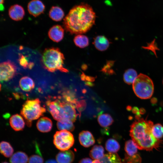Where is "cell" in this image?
I'll use <instances>...</instances> for the list:
<instances>
[{
  "mask_svg": "<svg viewBox=\"0 0 163 163\" xmlns=\"http://www.w3.org/2000/svg\"><path fill=\"white\" fill-rule=\"evenodd\" d=\"M93 163H101L99 160H95L93 161Z\"/></svg>",
  "mask_w": 163,
  "mask_h": 163,
  "instance_id": "cell-37",
  "label": "cell"
},
{
  "mask_svg": "<svg viewBox=\"0 0 163 163\" xmlns=\"http://www.w3.org/2000/svg\"><path fill=\"white\" fill-rule=\"evenodd\" d=\"M133 88L138 97L142 99H147L152 96L154 88L151 79L145 75L140 74L134 81Z\"/></svg>",
  "mask_w": 163,
  "mask_h": 163,
  "instance_id": "cell-6",
  "label": "cell"
},
{
  "mask_svg": "<svg viewBox=\"0 0 163 163\" xmlns=\"http://www.w3.org/2000/svg\"><path fill=\"white\" fill-rule=\"evenodd\" d=\"M140 114H143L145 113V110L143 108H141L139 110Z\"/></svg>",
  "mask_w": 163,
  "mask_h": 163,
  "instance_id": "cell-35",
  "label": "cell"
},
{
  "mask_svg": "<svg viewBox=\"0 0 163 163\" xmlns=\"http://www.w3.org/2000/svg\"><path fill=\"white\" fill-rule=\"evenodd\" d=\"M45 9L44 5L40 0H32L27 5L28 12L35 17H37L43 13Z\"/></svg>",
  "mask_w": 163,
  "mask_h": 163,
  "instance_id": "cell-9",
  "label": "cell"
},
{
  "mask_svg": "<svg viewBox=\"0 0 163 163\" xmlns=\"http://www.w3.org/2000/svg\"><path fill=\"white\" fill-rule=\"evenodd\" d=\"M36 126L38 130L42 133H47L51 131L53 126L51 120L46 117L39 119L37 123Z\"/></svg>",
  "mask_w": 163,
  "mask_h": 163,
  "instance_id": "cell-14",
  "label": "cell"
},
{
  "mask_svg": "<svg viewBox=\"0 0 163 163\" xmlns=\"http://www.w3.org/2000/svg\"><path fill=\"white\" fill-rule=\"evenodd\" d=\"M78 139L80 144L85 147H88L95 143V140L91 133L88 131H82L79 134Z\"/></svg>",
  "mask_w": 163,
  "mask_h": 163,
  "instance_id": "cell-12",
  "label": "cell"
},
{
  "mask_svg": "<svg viewBox=\"0 0 163 163\" xmlns=\"http://www.w3.org/2000/svg\"><path fill=\"white\" fill-rule=\"evenodd\" d=\"M157 100L155 98H153L151 100V102L152 104H155L156 103Z\"/></svg>",
  "mask_w": 163,
  "mask_h": 163,
  "instance_id": "cell-36",
  "label": "cell"
},
{
  "mask_svg": "<svg viewBox=\"0 0 163 163\" xmlns=\"http://www.w3.org/2000/svg\"><path fill=\"white\" fill-rule=\"evenodd\" d=\"M48 35L50 38L54 42H59L63 38L64 30L59 25L53 26L49 30Z\"/></svg>",
  "mask_w": 163,
  "mask_h": 163,
  "instance_id": "cell-10",
  "label": "cell"
},
{
  "mask_svg": "<svg viewBox=\"0 0 163 163\" xmlns=\"http://www.w3.org/2000/svg\"><path fill=\"white\" fill-rule=\"evenodd\" d=\"M95 14L87 4L81 3L74 7L63 20L66 30L72 34H81L88 31L94 24Z\"/></svg>",
  "mask_w": 163,
  "mask_h": 163,
  "instance_id": "cell-1",
  "label": "cell"
},
{
  "mask_svg": "<svg viewBox=\"0 0 163 163\" xmlns=\"http://www.w3.org/2000/svg\"><path fill=\"white\" fill-rule=\"evenodd\" d=\"M110 163H123L119 155L115 158Z\"/></svg>",
  "mask_w": 163,
  "mask_h": 163,
  "instance_id": "cell-32",
  "label": "cell"
},
{
  "mask_svg": "<svg viewBox=\"0 0 163 163\" xmlns=\"http://www.w3.org/2000/svg\"><path fill=\"white\" fill-rule=\"evenodd\" d=\"M27 155L25 152L21 151H18L10 157V163H27L28 160Z\"/></svg>",
  "mask_w": 163,
  "mask_h": 163,
  "instance_id": "cell-21",
  "label": "cell"
},
{
  "mask_svg": "<svg viewBox=\"0 0 163 163\" xmlns=\"http://www.w3.org/2000/svg\"><path fill=\"white\" fill-rule=\"evenodd\" d=\"M4 0H0V4H2L4 2Z\"/></svg>",
  "mask_w": 163,
  "mask_h": 163,
  "instance_id": "cell-39",
  "label": "cell"
},
{
  "mask_svg": "<svg viewBox=\"0 0 163 163\" xmlns=\"http://www.w3.org/2000/svg\"><path fill=\"white\" fill-rule=\"evenodd\" d=\"M79 163H93L91 159L89 158H85L81 159Z\"/></svg>",
  "mask_w": 163,
  "mask_h": 163,
  "instance_id": "cell-31",
  "label": "cell"
},
{
  "mask_svg": "<svg viewBox=\"0 0 163 163\" xmlns=\"http://www.w3.org/2000/svg\"><path fill=\"white\" fill-rule=\"evenodd\" d=\"M127 108H128V109L127 110H131V109H132V108L130 106H128V107H127Z\"/></svg>",
  "mask_w": 163,
  "mask_h": 163,
  "instance_id": "cell-38",
  "label": "cell"
},
{
  "mask_svg": "<svg viewBox=\"0 0 163 163\" xmlns=\"http://www.w3.org/2000/svg\"><path fill=\"white\" fill-rule=\"evenodd\" d=\"M18 62L20 65L24 69H31L34 66L33 62H28L27 57L22 54L19 55Z\"/></svg>",
  "mask_w": 163,
  "mask_h": 163,
  "instance_id": "cell-29",
  "label": "cell"
},
{
  "mask_svg": "<svg viewBox=\"0 0 163 163\" xmlns=\"http://www.w3.org/2000/svg\"></svg>",
  "mask_w": 163,
  "mask_h": 163,
  "instance_id": "cell-41",
  "label": "cell"
},
{
  "mask_svg": "<svg viewBox=\"0 0 163 163\" xmlns=\"http://www.w3.org/2000/svg\"><path fill=\"white\" fill-rule=\"evenodd\" d=\"M74 41L75 45L77 46L84 48L88 46L89 44V40L85 36L78 35L74 38Z\"/></svg>",
  "mask_w": 163,
  "mask_h": 163,
  "instance_id": "cell-27",
  "label": "cell"
},
{
  "mask_svg": "<svg viewBox=\"0 0 163 163\" xmlns=\"http://www.w3.org/2000/svg\"><path fill=\"white\" fill-rule=\"evenodd\" d=\"M49 14L52 20L56 21H61L64 16L63 10L60 7L57 6H53L51 8Z\"/></svg>",
  "mask_w": 163,
  "mask_h": 163,
  "instance_id": "cell-19",
  "label": "cell"
},
{
  "mask_svg": "<svg viewBox=\"0 0 163 163\" xmlns=\"http://www.w3.org/2000/svg\"><path fill=\"white\" fill-rule=\"evenodd\" d=\"M152 132L154 136L157 139L161 140L163 137V126L160 123L153 125Z\"/></svg>",
  "mask_w": 163,
  "mask_h": 163,
  "instance_id": "cell-28",
  "label": "cell"
},
{
  "mask_svg": "<svg viewBox=\"0 0 163 163\" xmlns=\"http://www.w3.org/2000/svg\"><path fill=\"white\" fill-rule=\"evenodd\" d=\"M139 110L138 107H134L133 108L132 111L133 113L136 114V115H140V114L139 113Z\"/></svg>",
  "mask_w": 163,
  "mask_h": 163,
  "instance_id": "cell-33",
  "label": "cell"
},
{
  "mask_svg": "<svg viewBox=\"0 0 163 163\" xmlns=\"http://www.w3.org/2000/svg\"><path fill=\"white\" fill-rule=\"evenodd\" d=\"M38 98L27 100L22 106L21 114L24 118L27 125L30 127L33 120L42 116L46 111L45 108L41 105Z\"/></svg>",
  "mask_w": 163,
  "mask_h": 163,
  "instance_id": "cell-5",
  "label": "cell"
},
{
  "mask_svg": "<svg viewBox=\"0 0 163 163\" xmlns=\"http://www.w3.org/2000/svg\"><path fill=\"white\" fill-rule=\"evenodd\" d=\"M45 163H58L56 161L53 159H50L46 161Z\"/></svg>",
  "mask_w": 163,
  "mask_h": 163,
  "instance_id": "cell-34",
  "label": "cell"
},
{
  "mask_svg": "<svg viewBox=\"0 0 163 163\" xmlns=\"http://www.w3.org/2000/svg\"><path fill=\"white\" fill-rule=\"evenodd\" d=\"M57 126L58 129L60 130H66L72 131L75 129V126L73 122L66 119L58 121L57 123Z\"/></svg>",
  "mask_w": 163,
  "mask_h": 163,
  "instance_id": "cell-22",
  "label": "cell"
},
{
  "mask_svg": "<svg viewBox=\"0 0 163 163\" xmlns=\"http://www.w3.org/2000/svg\"><path fill=\"white\" fill-rule=\"evenodd\" d=\"M19 84L21 89L26 92L31 91L35 86L33 80L31 78L27 76L21 78L19 81Z\"/></svg>",
  "mask_w": 163,
  "mask_h": 163,
  "instance_id": "cell-17",
  "label": "cell"
},
{
  "mask_svg": "<svg viewBox=\"0 0 163 163\" xmlns=\"http://www.w3.org/2000/svg\"><path fill=\"white\" fill-rule=\"evenodd\" d=\"M56 158L58 163H72L75 158V155L71 150L61 151L56 155Z\"/></svg>",
  "mask_w": 163,
  "mask_h": 163,
  "instance_id": "cell-13",
  "label": "cell"
},
{
  "mask_svg": "<svg viewBox=\"0 0 163 163\" xmlns=\"http://www.w3.org/2000/svg\"><path fill=\"white\" fill-rule=\"evenodd\" d=\"M105 148L109 152L116 153L120 149V146L118 142L113 139H109L106 142Z\"/></svg>",
  "mask_w": 163,
  "mask_h": 163,
  "instance_id": "cell-25",
  "label": "cell"
},
{
  "mask_svg": "<svg viewBox=\"0 0 163 163\" xmlns=\"http://www.w3.org/2000/svg\"><path fill=\"white\" fill-rule=\"evenodd\" d=\"M104 149L101 145H95L90 151L89 155L92 159L100 160L104 156Z\"/></svg>",
  "mask_w": 163,
  "mask_h": 163,
  "instance_id": "cell-20",
  "label": "cell"
},
{
  "mask_svg": "<svg viewBox=\"0 0 163 163\" xmlns=\"http://www.w3.org/2000/svg\"><path fill=\"white\" fill-rule=\"evenodd\" d=\"M65 59L63 53L57 47L46 49L42 56L41 61L44 68L48 71L53 72L57 70L65 72H68L63 67Z\"/></svg>",
  "mask_w": 163,
  "mask_h": 163,
  "instance_id": "cell-4",
  "label": "cell"
},
{
  "mask_svg": "<svg viewBox=\"0 0 163 163\" xmlns=\"http://www.w3.org/2000/svg\"><path fill=\"white\" fill-rule=\"evenodd\" d=\"M2 163H9L6 161H4V162H2Z\"/></svg>",
  "mask_w": 163,
  "mask_h": 163,
  "instance_id": "cell-40",
  "label": "cell"
},
{
  "mask_svg": "<svg viewBox=\"0 0 163 163\" xmlns=\"http://www.w3.org/2000/svg\"><path fill=\"white\" fill-rule=\"evenodd\" d=\"M8 14L10 17L13 20L19 21L23 18L25 11L21 6L15 4L10 7L8 10Z\"/></svg>",
  "mask_w": 163,
  "mask_h": 163,
  "instance_id": "cell-11",
  "label": "cell"
},
{
  "mask_svg": "<svg viewBox=\"0 0 163 163\" xmlns=\"http://www.w3.org/2000/svg\"><path fill=\"white\" fill-rule=\"evenodd\" d=\"M153 125L152 121L143 118L137 120L131 125L130 136L138 149L151 151L160 146L161 140L156 139L152 133Z\"/></svg>",
  "mask_w": 163,
  "mask_h": 163,
  "instance_id": "cell-2",
  "label": "cell"
},
{
  "mask_svg": "<svg viewBox=\"0 0 163 163\" xmlns=\"http://www.w3.org/2000/svg\"><path fill=\"white\" fill-rule=\"evenodd\" d=\"M53 142L55 147L61 151L69 150L73 145L74 139L69 131L62 130L56 132L53 136Z\"/></svg>",
  "mask_w": 163,
  "mask_h": 163,
  "instance_id": "cell-7",
  "label": "cell"
},
{
  "mask_svg": "<svg viewBox=\"0 0 163 163\" xmlns=\"http://www.w3.org/2000/svg\"><path fill=\"white\" fill-rule=\"evenodd\" d=\"M46 104L48 110L55 120L58 121L66 119L73 122L76 120L77 114L75 106L72 103L56 99L47 101Z\"/></svg>",
  "mask_w": 163,
  "mask_h": 163,
  "instance_id": "cell-3",
  "label": "cell"
},
{
  "mask_svg": "<svg viewBox=\"0 0 163 163\" xmlns=\"http://www.w3.org/2000/svg\"><path fill=\"white\" fill-rule=\"evenodd\" d=\"M97 121L101 127H107L112 124L113 122V120L110 114L105 113L101 114L98 115Z\"/></svg>",
  "mask_w": 163,
  "mask_h": 163,
  "instance_id": "cell-23",
  "label": "cell"
},
{
  "mask_svg": "<svg viewBox=\"0 0 163 163\" xmlns=\"http://www.w3.org/2000/svg\"><path fill=\"white\" fill-rule=\"evenodd\" d=\"M123 163H141L142 158L138 153V149L126 152Z\"/></svg>",
  "mask_w": 163,
  "mask_h": 163,
  "instance_id": "cell-16",
  "label": "cell"
},
{
  "mask_svg": "<svg viewBox=\"0 0 163 163\" xmlns=\"http://www.w3.org/2000/svg\"><path fill=\"white\" fill-rule=\"evenodd\" d=\"M137 76V72L135 70L129 69L126 70L123 74V80L126 83L130 85L133 84Z\"/></svg>",
  "mask_w": 163,
  "mask_h": 163,
  "instance_id": "cell-26",
  "label": "cell"
},
{
  "mask_svg": "<svg viewBox=\"0 0 163 163\" xmlns=\"http://www.w3.org/2000/svg\"><path fill=\"white\" fill-rule=\"evenodd\" d=\"M96 48L101 51L106 50L109 46L108 40L104 36H98L96 37L93 42Z\"/></svg>",
  "mask_w": 163,
  "mask_h": 163,
  "instance_id": "cell-18",
  "label": "cell"
},
{
  "mask_svg": "<svg viewBox=\"0 0 163 163\" xmlns=\"http://www.w3.org/2000/svg\"><path fill=\"white\" fill-rule=\"evenodd\" d=\"M0 149L1 154L6 157H11L13 155V148L8 142L2 141L0 144Z\"/></svg>",
  "mask_w": 163,
  "mask_h": 163,
  "instance_id": "cell-24",
  "label": "cell"
},
{
  "mask_svg": "<svg viewBox=\"0 0 163 163\" xmlns=\"http://www.w3.org/2000/svg\"><path fill=\"white\" fill-rule=\"evenodd\" d=\"M9 123L11 128L15 131L22 130L24 127L25 122L22 117L18 114L10 117Z\"/></svg>",
  "mask_w": 163,
  "mask_h": 163,
  "instance_id": "cell-15",
  "label": "cell"
},
{
  "mask_svg": "<svg viewBox=\"0 0 163 163\" xmlns=\"http://www.w3.org/2000/svg\"><path fill=\"white\" fill-rule=\"evenodd\" d=\"M1 81H7L12 78L14 76L16 68L14 64L10 61L1 63L0 66Z\"/></svg>",
  "mask_w": 163,
  "mask_h": 163,
  "instance_id": "cell-8",
  "label": "cell"
},
{
  "mask_svg": "<svg viewBox=\"0 0 163 163\" xmlns=\"http://www.w3.org/2000/svg\"><path fill=\"white\" fill-rule=\"evenodd\" d=\"M28 163H43V159L42 157L38 155H34L29 158Z\"/></svg>",
  "mask_w": 163,
  "mask_h": 163,
  "instance_id": "cell-30",
  "label": "cell"
}]
</instances>
